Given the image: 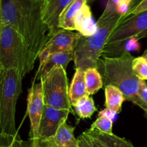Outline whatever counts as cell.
<instances>
[{"label":"cell","mask_w":147,"mask_h":147,"mask_svg":"<svg viewBox=\"0 0 147 147\" xmlns=\"http://www.w3.org/2000/svg\"><path fill=\"white\" fill-rule=\"evenodd\" d=\"M43 0H2L0 19L2 25L13 28L25 40L35 59L48 40L49 30L42 19Z\"/></svg>","instance_id":"obj_1"},{"label":"cell","mask_w":147,"mask_h":147,"mask_svg":"<svg viewBox=\"0 0 147 147\" xmlns=\"http://www.w3.org/2000/svg\"><path fill=\"white\" fill-rule=\"evenodd\" d=\"M134 59L128 52H124L121 56L116 57H100L96 69L102 77L103 87H116L123 93L125 100L131 102L144 110L147 119V105L139 94L141 80L132 69Z\"/></svg>","instance_id":"obj_2"},{"label":"cell","mask_w":147,"mask_h":147,"mask_svg":"<svg viewBox=\"0 0 147 147\" xmlns=\"http://www.w3.org/2000/svg\"><path fill=\"white\" fill-rule=\"evenodd\" d=\"M123 17L116 9L105 7L97 22V30L88 37L82 35L78 45L74 51V62L75 69L85 71L90 68H96L102 53L107 39L118 25Z\"/></svg>","instance_id":"obj_3"},{"label":"cell","mask_w":147,"mask_h":147,"mask_svg":"<svg viewBox=\"0 0 147 147\" xmlns=\"http://www.w3.org/2000/svg\"><path fill=\"white\" fill-rule=\"evenodd\" d=\"M24 76L15 69H2L0 73V135L14 137L16 105L22 92Z\"/></svg>","instance_id":"obj_4"},{"label":"cell","mask_w":147,"mask_h":147,"mask_svg":"<svg viewBox=\"0 0 147 147\" xmlns=\"http://www.w3.org/2000/svg\"><path fill=\"white\" fill-rule=\"evenodd\" d=\"M35 61L22 35L11 27L2 25L0 32L2 69H17L25 77L33 69Z\"/></svg>","instance_id":"obj_5"},{"label":"cell","mask_w":147,"mask_h":147,"mask_svg":"<svg viewBox=\"0 0 147 147\" xmlns=\"http://www.w3.org/2000/svg\"><path fill=\"white\" fill-rule=\"evenodd\" d=\"M147 38V9L121 20L107 39L103 49V57H116L124 53L125 40Z\"/></svg>","instance_id":"obj_6"},{"label":"cell","mask_w":147,"mask_h":147,"mask_svg":"<svg viewBox=\"0 0 147 147\" xmlns=\"http://www.w3.org/2000/svg\"><path fill=\"white\" fill-rule=\"evenodd\" d=\"M42 84L43 101L46 105L59 110H69L75 115L71 105L69 81L66 69L57 66L40 79Z\"/></svg>","instance_id":"obj_7"},{"label":"cell","mask_w":147,"mask_h":147,"mask_svg":"<svg viewBox=\"0 0 147 147\" xmlns=\"http://www.w3.org/2000/svg\"><path fill=\"white\" fill-rule=\"evenodd\" d=\"M82 35L74 31L60 30L51 38L38 55L39 66L52 54L61 52L74 51L81 38Z\"/></svg>","instance_id":"obj_8"},{"label":"cell","mask_w":147,"mask_h":147,"mask_svg":"<svg viewBox=\"0 0 147 147\" xmlns=\"http://www.w3.org/2000/svg\"><path fill=\"white\" fill-rule=\"evenodd\" d=\"M69 110H59L44 104L38 128V138L51 139L62 123L67 121Z\"/></svg>","instance_id":"obj_9"},{"label":"cell","mask_w":147,"mask_h":147,"mask_svg":"<svg viewBox=\"0 0 147 147\" xmlns=\"http://www.w3.org/2000/svg\"><path fill=\"white\" fill-rule=\"evenodd\" d=\"M27 101L28 113L30 121V138H38L39 124L44 106L42 84L40 82L32 84L28 92Z\"/></svg>","instance_id":"obj_10"},{"label":"cell","mask_w":147,"mask_h":147,"mask_svg":"<svg viewBox=\"0 0 147 147\" xmlns=\"http://www.w3.org/2000/svg\"><path fill=\"white\" fill-rule=\"evenodd\" d=\"M74 0H43L41 15L44 23L49 30L51 38L60 30L59 26V16Z\"/></svg>","instance_id":"obj_11"},{"label":"cell","mask_w":147,"mask_h":147,"mask_svg":"<svg viewBox=\"0 0 147 147\" xmlns=\"http://www.w3.org/2000/svg\"><path fill=\"white\" fill-rule=\"evenodd\" d=\"M74 51L66 52H61V53H54L51 55L49 57L46 59L42 65L38 66V69L37 71L35 76L32 81V84L35 83L37 80H40L41 77L49 73L51 70L57 66H61L63 69H66L69 62L74 60Z\"/></svg>","instance_id":"obj_12"},{"label":"cell","mask_w":147,"mask_h":147,"mask_svg":"<svg viewBox=\"0 0 147 147\" xmlns=\"http://www.w3.org/2000/svg\"><path fill=\"white\" fill-rule=\"evenodd\" d=\"M74 27L75 30L84 37L90 36L97 30V24L93 20L91 9L87 3L83 5L75 17Z\"/></svg>","instance_id":"obj_13"},{"label":"cell","mask_w":147,"mask_h":147,"mask_svg":"<svg viewBox=\"0 0 147 147\" xmlns=\"http://www.w3.org/2000/svg\"><path fill=\"white\" fill-rule=\"evenodd\" d=\"M87 3V0H74L73 2L64 9L59 16V26L60 29L66 30H75L74 19L77 13L84 4Z\"/></svg>","instance_id":"obj_14"},{"label":"cell","mask_w":147,"mask_h":147,"mask_svg":"<svg viewBox=\"0 0 147 147\" xmlns=\"http://www.w3.org/2000/svg\"><path fill=\"white\" fill-rule=\"evenodd\" d=\"M75 74L72 79L71 84L69 89V99L72 107L75 105L80 99L84 96L90 95L87 93L85 84L84 71L80 69H75Z\"/></svg>","instance_id":"obj_15"},{"label":"cell","mask_w":147,"mask_h":147,"mask_svg":"<svg viewBox=\"0 0 147 147\" xmlns=\"http://www.w3.org/2000/svg\"><path fill=\"white\" fill-rule=\"evenodd\" d=\"M75 128L71 126L67 121L61 124L53 138L54 147H77L78 139L74 136Z\"/></svg>","instance_id":"obj_16"},{"label":"cell","mask_w":147,"mask_h":147,"mask_svg":"<svg viewBox=\"0 0 147 147\" xmlns=\"http://www.w3.org/2000/svg\"><path fill=\"white\" fill-rule=\"evenodd\" d=\"M105 107L116 113H119L121 111L123 103L125 100L123 93L116 87L107 85L105 87Z\"/></svg>","instance_id":"obj_17"},{"label":"cell","mask_w":147,"mask_h":147,"mask_svg":"<svg viewBox=\"0 0 147 147\" xmlns=\"http://www.w3.org/2000/svg\"><path fill=\"white\" fill-rule=\"evenodd\" d=\"M87 131L101 141L106 147H134L129 141L113 134H104L97 130L90 129Z\"/></svg>","instance_id":"obj_18"},{"label":"cell","mask_w":147,"mask_h":147,"mask_svg":"<svg viewBox=\"0 0 147 147\" xmlns=\"http://www.w3.org/2000/svg\"><path fill=\"white\" fill-rule=\"evenodd\" d=\"M73 109L80 119L90 118L97 111L94 100L90 95L84 96L80 99L73 107Z\"/></svg>","instance_id":"obj_19"},{"label":"cell","mask_w":147,"mask_h":147,"mask_svg":"<svg viewBox=\"0 0 147 147\" xmlns=\"http://www.w3.org/2000/svg\"><path fill=\"white\" fill-rule=\"evenodd\" d=\"M87 91L90 95L97 93L103 87V82L100 72L96 68H90L84 71Z\"/></svg>","instance_id":"obj_20"},{"label":"cell","mask_w":147,"mask_h":147,"mask_svg":"<svg viewBox=\"0 0 147 147\" xmlns=\"http://www.w3.org/2000/svg\"><path fill=\"white\" fill-rule=\"evenodd\" d=\"M12 147H54L53 138L49 140L41 138H30L28 141L21 139L19 134L13 137Z\"/></svg>","instance_id":"obj_21"},{"label":"cell","mask_w":147,"mask_h":147,"mask_svg":"<svg viewBox=\"0 0 147 147\" xmlns=\"http://www.w3.org/2000/svg\"><path fill=\"white\" fill-rule=\"evenodd\" d=\"M132 69L140 80H147V61L144 56L134 58L132 61Z\"/></svg>","instance_id":"obj_22"},{"label":"cell","mask_w":147,"mask_h":147,"mask_svg":"<svg viewBox=\"0 0 147 147\" xmlns=\"http://www.w3.org/2000/svg\"><path fill=\"white\" fill-rule=\"evenodd\" d=\"M113 122L110 118L102 115H99L96 121L93 123L90 127V130H97L104 134H113Z\"/></svg>","instance_id":"obj_23"},{"label":"cell","mask_w":147,"mask_h":147,"mask_svg":"<svg viewBox=\"0 0 147 147\" xmlns=\"http://www.w3.org/2000/svg\"><path fill=\"white\" fill-rule=\"evenodd\" d=\"M140 49V45L138 43V40L136 39L134 37H132L128 40H125L123 44V50L124 52L136 51Z\"/></svg>","instance_id":"obj_24"},{"label":"cell","mask_w":147,"mask_h":147,"mask_svg":"<svg viewBox=\"0 0 147 147\" xmlns=\"http://www.w3.org/2000/svg\"><path fill=\"white\" fill-rule=\"evenodd\" d=\"M82 134L83 136H84V138L86 139V141L90 144V145L92 147H106L101 141H99V140L97 139V138H95L94 136L89 134L87 131H84Z\"/></svg>","instance_id":"obj_25"},{"label":"cell","mask_w":147,"mask_h":147,"mask_svg":"<svg viewBox=\"0 0 147 147\" xmlns=\"http://www.w3.org/2000/svg\"><path fill=\"white\" fill-rule=\"evenodd\" d=\"M129 5L130 1L128 0H121L117 6V12L123 17V19L126 17L129 12Z\"/></svg>","instance_id":"obj_26"},{"label":"cell","mask_w":147,"mask_h":147,"mask_svg":"<svg viewBox=\"0 0 147 147\" xmlns=\"http://www.w3.org/2000/svg\"><path fill=\"white\" fill-rule=\"evenodd\" d=\"M139 94L142 101L147 105V84L143 80L140 82Z\"/></svg>","instance_id":"obj_27"},{"label":"cell","mask_w":147,"mask_h":147,"mask_svg":"<svg viewBox=\"0 0 147 147\" xmlns=\"http://www.w3.org/2000/svg\"><path fill=\"white\" fill-rule=\"evenodd\" d=\"M117 114L118 113H116L115 112L113 111L112 110H110V109L107 108V107H106V108L104 109V110H101V111L98 113V115H102V116H105L107 117V118L111 119L112 121H113V120L115 118V117H116Z\"/></svg>","instance_id":"obj_28"},{"label":"cell","mask_w":147,"mask_h":147,"mask_svg":"<svg viewBox=\"0 0 147 147\" xmlns=\"http://www.w3.org/2000/svg\"><path fill=\"white\" fill-rule=\"evenodd\" d=\"M146 9H147V0H143L142 2H141L138 6L136 7L131 11V12L129 14V15H133V14L138 13V12H142V11L146 10ZM129 15H128V16H129Z\"/></svg>","instance_id":"obj_29"},{"label":"cell","mask_w":147,"mask_h":147,"mask_svg":"<svg viewBox=\"0 0 147 147\" xmlns=\"http://www.w3.org/2000/svg\"><path fill=\"white\" fill-rule=\"evenodd\" d=\"M13 137L3 136L0 135V147H12Z\"/></svg>","instance_id":"obj_30"},{"label":"cell","mask_w":147,"mask_h":147,"mask_svg":"<svg viewBox=\"0 0 147 147\" xmlns=\"http://www.w3.org/2000/svg\"><path fill=\"white\" fill-rule=\"evenodd\" d=\"M77 139H78V146L77 147H92L90 145V144L86 141V139L83 136L82 134Z\"/></svg>","instance_id":"obj_31"},{"label":"cell","mask_w":147,"mask_h":147,"mask_svg":"<svg viewBox=\"0 0 147 147\" xmlns=\"http://www.w3.org/2000/svg\"><path fill=\"white\" fill-rule=\"evenodd\" d=\"M142 1L143 0H131V2H130V5H129V12H128V13L127 14L126 17L128 16V15H129V14L131 12V11H132L133 9L136 7L138 6V5H139V4L141 3ZM126 17H125V18H126Z\"/></svg>","instance_id":"obj_32"},{"label":"cell","mask_w":147,"mask_h":147,"mask_svg":"<svg viewBox=\"0 0 147 147\" xmlns=\"http://www.w3.org/2000/svg\"><path fill=\"white\" fill-rule=\"evenodd\" d=\"M96 0H87V4L88 3H92V2H95Z\"/></svg>","instance_id":"obj_33"},{"label":"cell","mask_w":147,"mask_h":147,"mask_svg":"<svg viewBox=\"0 0 147 147\" xmlns=\"http://www.w3.org/2000/svg\"><path fill=\"white\" fill-rule=\"evenodd\" d=\"M143 56H144V57L145 58V59H146V61H147V51H146V52H145V53H144V54L143 55Z\"/></svg>","instance_id":"obj_34"},{"label":"cell","mask_w":147,"mask_h":147,"mask_svg":"<svg viewBox=\"0 0 147 147\" xmlns=\"http://www.w3.org/2000/svg\"><path fill=\"white\" fill-rule=\"evenodd\" d=\"M1 28H2V21H1V19H0V32H1Z\"/></svg>","instance_id":"obj_35"},{"label":"cell","mask_w":147,"mask_h":147,"mask_svg":"<svg viewBox=\"0 0 147 147\" xmlns=\"http://www.w3.org/2000/svg\"><path fill=\"white\" fill-rule=\"evenodd\" d=\"M2 68H1V66H0V73H1V71H2Z\"/></svg>","instance_id":"obj_36"},{"label":"cell","mask_w":147,"mask_h":147,"mask_svg":"<svg viewBox=\"0 0 147 147\" xmlns=\"http://www.w3.org/2000/svg\"><path fill=\"white\" fill-rule=\"evenodd\" d=\"M1 1H2V0H0V3H1Z\"/></svg>","instance_id":"obj_37"},{"label":"cell","mask_w":147,"mask_h":147,"mask_svg":"<svg viewBox=\"0 0 147 147\" xmlns=\"http://www.w3.org/2000/svg\"><path fill=\"white\" fill-rule=\"evenodd\" d=\"M128 1H130V2H131V0H128Z\"/></svg>","instance_id":"obj_38"}]
</instances>
